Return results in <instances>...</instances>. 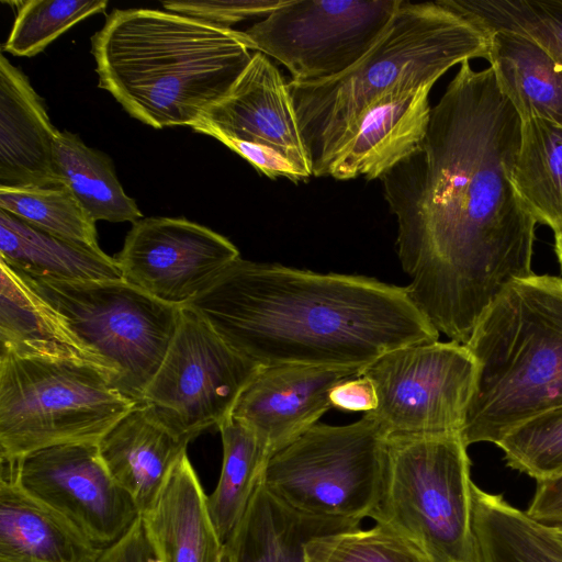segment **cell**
Here are the masks:
<instances>
[{
    "label": "cell",
    "mask_w": 562,
    "mask_h": 562,
    "mask_svg": "<svg viewBox=\"0 0 562 562\" xmlns=\"http://www.w3.org/2000/svg\"><path fill=\"white\" fill-rule=\"evenodd\" d=\"M469 61L431 108L420 145L380 178L406 291L463 345L501 291L533 273L537 225L513 181L522 121L493 69Z\"/></svg>",
    "instance_id": "6da1fadb"
},
{
    "label": "cell",
    "mask_w": 562,
    "mask_h": 562,
    "mask_svg": "<svg viewBox=\"0 0 562 562\" xmlns=\"http://www.w3.org/2000/svg\"><path fill=\"white\" fill-rule=\"evenodd\" d=\"M182 306L259 367L362 370L390 350L439 337L405 286L240 257Z\"/></svg>",
    "instance_id": "7a4b0ae2"
},
{
    "label": "cell",
    "mask_w": 562,
    "mask_h": 562,
    "mask_svg": "<svg viewBox=\"0 0 562 562\" xmlns=\"http://www.w3.org/2000/svg\"><path fill=\"white\" fill-rule=\"evenodd\" d=\"M99 87L138 121L193 126L251 60L241 31L155 10H114L91 38Z\"/></svg>",
    "instance_id": "3957f363"
},
{
    "label": "cell",
    "mask_w": 562,
    "mask_h": 562,
    "mask_svg": "<svg viewBox=\"0 0 562 562\" xmlns=\"http://www.w3.org/2000/svg\"><path fill=\"white\" fill-rule=\"evenodd\" d=\"M488 34L437 1L401 0L387 29L353 66L331 78L288 82L312 176L327 177L366 111L397 86L434 85L457 64L487 59Z\"/></svg>",
    "instance_id": "277c9868"
},
{
    "label": "cell",
    "mask_w": 562,
    "mask_h": 562,
    "mask_svg": "<svg viewBox=\"0 0 562 562\" xmlns=\"http://www.w3.org/2000/svg\"><path fill=\"white\" fill-rule=\"evenodd\" d=\"M477 373L461 438L497 442L513 428L562 405V278L510 281L464 344Z\"/></svg>",
    "instance_id": "5b68a950"
},
{
    "label": "cell",
    "mask_w": 562,
    "mask_h": 562,
    "mask_svg": "<svg viewBox=\"0 0 562 562\" xmlns=\"http://www.w3.org/2000/svg\"><path fill=\"white\" fill-rule=\"evenodd\" d=\"M467 449L461 435L389 437L381 496L369 517L430 562H475Z\"/></svg>",
    "instance_id": "8992f818"
},
{
    "label": "cell",
    "mask_w": 562,
    "mask_h": 562,
    "mask_svg": "<svg viewBox=\"0 0 562 562\" xmlns=\"http://www.w3.org/2000/svg\"><path fill=\"white\" fill-rule=\"evenodd\" d=\"M137 403L85 363L0 356V460L57 445L99 442Z\"/></svg>",
    "instance_id": "52a82bcc"
},
{
    "label": "cell",
    "mask_w": 562,
    "mask_h": 562,
    "mask_svg": "<svg viewBox=\"0 0 562 562\" xmlns=\"http://www.w3.org/2000/svg\"><path fill=\"white\" fill-rule=\"evenodd\" d=\"M386 439L366 414L348 425L317 423L268 459L261 483L299 513L361 521L380 501Z\"/></svg>",
    "instance_id": "ba28073f"
},
{
    "label": "cell",
    "mask_w": 562,
    "mask_h": 562,
    "mask_svg": "<svg viewBox=\"0 0 562 562\" xmlns=\"http://www.w3.org/2000/svg\"><path fill=\"white\" fill-rule=\"evenodd\" d=\"M24 278L75 335L111 366L113 387L140 403L177 331L182 306L162 302L123 279Z\"/></svg>",
    "instance_id": "9c48e42d"
},
{
    "label": "cell",
    "mask_w": 562,
    "mask_h": 562,
    "mask_svg": "<svg viewBox=\"0 0 562 562\" xmlns=\"http://www.w3.org/2000/svg\"><path fill=\"white\" fill-rule=\"evenodd\" d=\"M476 373L470 350L453 340L390 350L361 370L378 395L366 415L386 438L461 435Z\"/></svg>",
    "instance_id": "30bf717a"
},
{
    "label": "cell",
    "mask_w": 562,
    "mask_h": 562,
    "mask_svg": "<svg viewBox=\"0 0 562 562\" xmlns=\"http://www.w3.org/2000/svg\"><path fill=\"white\" fill-rule=\"evenodd\" d=\"M401 0H286L243 31L292 81L335 77L360 60L387 29Z\"/></svg>",
    "instance_id": "8fae6325"
},
{
    "label": "cell",
    "mask_w": 562,
    "mask_h": 562,
    "mask_svg": "<svg viewBox=\"0 0 562 562\" xmlns=\"http://www.w3.org/2000/svg\"><path fill=\"white\" fill-rule=\"evenodd\" d=\"M259 369L182 306L177 331L140 403L194 439L206 429H218L231 417Z\"/></svg>",
    "instance_id": "7c38bea8"
},
{
    "label": "cell",
    "mask_w": 562,
    "mask_h": 562,
    "mask_svg": "<svg viewBox=\"0 0 562 562\" xmlns=\"http://www.w3.org/2000/svg\"><path fill=\"white\" fill-rule=\"evenodd\" d=\"M20 486L106 549L133 527L140 512L103 463L98 442L44 448L15 462H1Z\"/></svg>",
    "instance_id": "4fadbf2b"
},
{
    "label": "cell",
    "mask_w": 562,
    "mask_h": 562,
    "mask_svg": "<svg viewBox=\"0 0 562 562\" xmlns=\"http://www.w3.org/2000/svg\"><path fill=\"white\" fill-rule=\"evenodd\" d=\"M239 257L233 243L205 226L186 218L146 217L133 224L114 259L124 281L182 306Z\"/></svg>",
    "instance_id": "5bb4252c"
},
{
    "label": "cell",
    "mask_w": 562,
    "mask_h": 562,
    "mask_svg": "<svg viewBox=\"0 0 562 562\" xmlns=\"http://www.w3.org/2000/svg\"><path fill=\"white\" fill-rule=\"evenodd\" d=\"M191 127L216 139L272 148L312 177L288 82L260 52L252 54L231 91Z\"/></svg>",
    "instance_id": "9a60e30c"
},
{
    "label": "cell",
    "mask_w": 562,
    "mask_h": 562,
    "mask_svg": "<svg viewBox=\"0 0 562 562\" xmlns=\"http://www.w3.org/2000/svg\"><path fill=\"white\" fill-rule=\"evenodd\" d=\"M360 373L359 369L346 367H260L231 416L248 427L271 457L331 408L329 394L338 382Z\"/></svg>",
    "instance_id": "2e32d148"
},
{
    "label": "cell",
    "mask_w": 562,
    "mask_h": 562,
    "mask_svg": "<svg viewBox=\"0 0 562 562\" xmlns=\"http://www.w3.org/2000/svg\"><path fill=\"white\" fill-rule=\"evenodd\" d=\"M432 86L414 89L397 86L376 100L333 158L327 177L337 180L381 178L411 155L427 131Z\"/></svg>",
    "instance_id": "e0dca14e"
},
{
    "label": "cell",
    "mask_w": 562,
    "mask_h": 562,
    "mask_svg": "<svg viewBox=\"0 0 562 562\" xmlns=\"http://www.w3.org/2000/svg\"><path fill=\"white\" fill-rule=\"evenodd\" d=\"M59 131L20 68L0 57V188L59 184L55 145Z\"/></svg>",
    "instance_id": "ac0fdd59"
},
{
    "label": "cell",
    "mask_w": 562,
    "mask_h": 562,
    "mask_svg": "<svg viewBox=\"0 0 562 562\" xmlns=\"http://www.w3.org/2000/svg\"><path fill=\"white\" fill-rule=\"evenodd\" d=\"M191 440L151 406L138 403L102 436L98 448L111 476L142 513L154 502Z\"/></svg>",
    "instance_id": "d6986e66"
},
{
    "label": "cell",
    "mask_w": 562,
    "mask_h": 562,
    "mask_svg": "<svg viewBox=\"0 0 562 562\" xmlns=\"http://www.w3.org/2000/svg\"><path fill=\"white\" fill-rule=\"evenodd\" d=\"M0 271V356L89 364L106 373L113 386L111 366L75 335L29 281L1 260Z\"/></svg>",
    "instance_id": "ffe728a7"
},
{
    "label": "cell",
    "mask_w": 562,
    "mask_h": 562,
    "mask_svg": "<svg viewBox=\"0 0 562 562\" xmlns=\"http://www.w3.org/2000/svg\"><path fill=\"white\" fill-rule=\"evenodd\" d=\"M140 518L159 562H206L224 544L214 529L207 495L187 451L176 461Z\"/></svg>",
    "instance_id": "44dd1931"
},
{
    "label": "cell",
    "mask_w": 562,
    "mask_h": 562,
    "mask_svg": "<svg viewBox=\"0 0 562 562\" xmlns=\"http://www.w3.org/2000/svg\"><path fill=\"white\" fill-rule=\"evenodd\" d=\"M103 551L1 465L0 562H97Z\"/></svg>",
    "instance_id": "7402d4cb"
},
{
    "label": "cell",
    "mask_w": 562,
    "mask_h": 562,
    "mask_svg": "<svg viewBox=\"0 0 562 562\" xmlns=\"http://www.w3.org/2000/svg\"><path fill=\"white\" fill-rule=\"evenodd\" d=\"M360 522L299 513L276 498L260 481L224 546L229 562H305L310 540L359 529Z\"/></svg>",
    "instance_id": "603a6c76"
},
{
    "label": "cell",
    "mask_w": 562,
    "mask_h": 562,
    "mask_svg": "<svg viewBox=\"0 0 562 562\" xmlns=\"http://www.w3.org/2000/svg\"><path fill=\"white\" fill-rule=\"evenodd\" d=\"M0 260L33 280H122L114 257L42 231L0 210Z\"/></svg>",
    "instance_id": "cb8c5ba5"
},
{
    "label": "cell",
    "mask_w": 562,
    "mask_h": 562,
    "mask_svg": "<svg viewBox=\"0 0 562 562\" xmlns=\"http://www.w3.org/2000/svg\"><path fill=\"white\" fill-rule=\"evenodd\" d=\"M488 41L490 67L521 121L542 119L562 126V65L518 32L493 31Z\"/></svg>",
    "instance_id": "d4e9b609"
},
{
    "label": "cell",
    "mask_w": 562,
    "mask_h": 562,
    "mask_svg": "<svg viewBox=\"0 0 562 562\" xmlns=\"http://www.w3.org/2000/svg\"><path fill=\"white\" fill-rule=\"evenodd\" d=\"M471 530L475 562H562L555 529L474 483Z\"/></svg>",
    "instance_id": "484cf974"
},
{
    "label": "cell",
    "mask_w": 562,
    "mask_h": 562,
    "mask_svg": "<svg viewBox=\"0 0 562 562\" xmlns=\"http://www.w3.org/2000/svg\"><path fill=\"white\" fill-rule=\"evenodd\" d=\"M55 169L93 221L136 223L143 217L117 180L111 159L64 131L55 145Z\"/></svg>",
    "instance_id": "4316f807"
},
{
    "label": "cell",
    "mask_w": 562,
    "mask_h": 562,
    "mask_svg": "<svg viewBox=\"0 0 562 562\" xmlns=\"http://www.w3.org/2000/svg\"><path fill=\"white\" fill-rule=\"evenodd\" d=\"M514 186L537 223L562 229V126L542 119L522 122Z\"/></svg>",
    "instance_id": "83f0119b"
},
{
    "label": "cell",
    "mask_w": 562,
    "mask_h": 562,
    "mask_svg": "<svg viewBox=\"0 0 562 562\" xmlns=\"http://www.w3.org/2000/svg\"><path fill=\"white\" fill-rule=\"evenodd\" d=\"M218 430L223 445L222 470L213 493L207 495V508L224 543L245 515L270 456L258 437L232 416Z\"/></svg>",
    "instance_id": "f1b7e54d"
},
{
    "label": "cell",
    "mask_w": 562,
    "mask_h": 562,
    "mask_svg": "<svg viewBox=\"0 0 562 562\" xmlns=\"http://www.w3.org/2000/svg\"><path fill=\"white\" fill-rule=\"evenodd\" d=\"M486 34L518 32L537 41L562 65V0H438Z\"/></svg>",
    "instance_id": "f546056e"
},
{
    "label": "cell",
    "mask_w": 562,
    "mask_h": 562,
    "mask_svg": "<svg viewBox=\"0 0 562 562\" xmlns=\"http://www.w3.org/2000/svg\"><path fill=\"white\" fill-rule=\"evenodd\" d=\"M0 210L53 235L100 248L95 221L63 183L0 188Z\"/></svg>",
    "instance_id": "4dcf8cb0"
},
{
    "label": "cell",
    "mask_w": 562,
    "mask_h": 562,
    "mask_svg": "<svg viewBox=\"0 0 562 562\" xmlns=\"http://www.w3.org/2000/svg\"><path fill=\"white\" fill-rule=\"evenodd\" d=\"M104 0H29L20 2L3 49L14 56L32 57L76 23L103 12Z\"/></svg>",
    "instance_id": "1f68e13d"
},
{
    "label": "cell",
    "mask_w": 562,
    "mask_h": 562,
    "mask_svg": "<svg viewBox=\"0 0 562 562\" xmlns=\"http://www.w3.org/2000/svg\"><path fill=\"white\" fill-rule=\"evenodd\" d=\"M305 562H430L412 541L391 528L375 524L315 537L305 546Z\"/></svg>",
    "instance_id": "d6a6232c"
},
{
    "label": "cell",
    "mask_w": 562,
    "mask_h": 562,
    "mask_svg": "<svg viewBox=\"0 0 562 562\" xmlns=\"http://www.w3.org/2000/svg\"><path fill=\"white\" fill-rule=\"evenodd\" d=\"M506 465L536 481L562 473V405L522 422L496 445Z\"/></svg>",
    "instance_id": "836d02e7"
},
{
    "label": "cell",
    "mask_w": 562,
    "mask_h": 562,
    "mask_svg": "<svg viewBox=\"0 0 562 562\" xmlns=\"http://www.w3.org/2000/svg\"><path fill=\"white\" fill-rule=\"evenodd\" d=\"M286 0H206V1H166L168 12L186 15L215 26L232 29L240 21L267 16L280 8Z\"/></svg>",
    "instance_id": "e575fe53"
},
{
    "label": "cell",
    "mask_w": 562,
    "mask_h": 562,
    "mask_svg": "<svg viewBox=\"0 0 562 562\" xmlns=\"http://www.w3.org/2000/svg\"><path fill=\"white\" fill-rule=\"evenodd\" d=\"M218 140L270 179L286 178L294 182L308 179L296 166L272 148L226 137Z\"/></svg>",
    "instance_id": "d590c367"
},
{
    "label": "cell",
    "mask_w": 562,
    "mask_h": 562,
    "mask_svg": "<svg viewBox=\"0 0 562 562\" xmlns=\"http://www.w3.org/2000/svg\"><path fill=\"white\" fill-rule=\"evenodd\" d=\"M536 482L526 513L550 528L562 529V473Z\"/></svg>",
    "instance_id": "8d00e7d4"
},
{
    "label": "cell",
    "mask_w": 562,
    "mask_h": 562,
    "mask_svg": "<svg viewBox=\"0 0 562 562\" xmlns=\"http://www.w3.org/2000/svg\"><path fill=\"white\" fill-rule=\"evenodd\" d=\"M329 400L331 408L364 414L372 412L378 405L375 387L363 374L338 382L331 389Z\"/></svg>",
    "instance_id": "74e56055"
},
{
    "label": "cell",
    "mask_w": 562,
    "mask_h": 562,
    "mask_svg": "<svg viewBox=\"0 0 562 562\" xmlns=\"http://www.w3.org/2000/svg\"><path fill=\"white\" fill-rule=\"evenodd\" d=\"M97 562H159L140 516L121 540L104 549Z\"/></svg>",
    "instance_id": "f35d334b"
},
{
    "label": "cell",
    "mask_w": 562,
    "mask_h": 562,
    "mask_svg": "<svg viewBox=\"0 0 562 562\" xmlns=\"http://www.w3.org/2000/svg\"><path fill=\"white\" fill-rule=\"evenodd\" d=\"M554 252L562 272V229L554 232Z\"/></svg>",
    "instance_id": "ab89813d"
},
{
    "label": "cell",
    "mask_w": 562,
    "mask_h": 562,
    "mask_svg": "<svg viewBox=\"0 0 562 562\" xmlns=\"http://www.w3.org/2000/svg\"><path fill=\"white\" fill-rule=\"evenodd\" d=\"M206 562H229V558L227 554V551L225 549V546L214 553Z\"/></svg>",
    "instance_id": "60d3db41"
},
{
    "label": "cell",
    "mask_w": 562,
    "mask_h": 562,
    "mask_svg": "<svg viewBox=\"0 0 562 562\" xmlns=\"http://www.w3.org/2000/svg\"><path fill=\"white\" fill-rule=\"evenodd\" d=\"M555 530H557V531L560 533V536L562 537V529H555Z\"/></svg>",
    "instance_id": "b9f144b4"
}]
</instances>
